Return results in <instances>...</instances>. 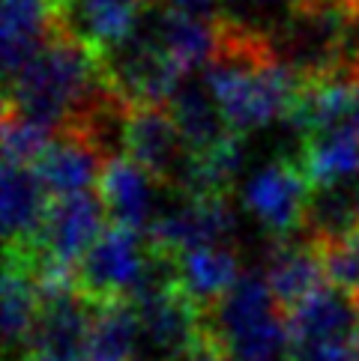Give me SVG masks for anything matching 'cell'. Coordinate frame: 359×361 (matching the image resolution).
Segmentation results:
<instances>
[{
    "mask_svg": "<svg viewBox=\"0 0 359 361\" xmlns=\"http://www.w3.org/2000/svg\"><path fill=\"white\" fill-rule=\"evenodd\" d=\"M93 311L72 283H45L42 311L28 346V361H87Z\"/></svg>",
    "mask_w": 359,
    "mask_h": 361,
    "instance_id": "9",
    "label": "cell"
},
{
    "mask_svg": "<svg viewBox=\"0 0 359 361\" xmlns=\"http://www.w3.org/2000/svg\"><path fill=\"white\" fill-rule=\"evenodd\" d=\"M108 96L111 87L102 75L99 54L69 33L9 75L4 87V111L18 114L54 135L81 126Z\"/></svg>",
    "mask_w": 359,
    "mask_h": 361,
    "instance_id": "2",
    "label": "cell"
},
{
    "mask_svg": "<svg viewBox=\"0 0 359 361\" xmlns=\"http://www.w3.org/2000/svg\"><path fill=\"white\" fill-rule=\"evenodd\" d=\"M351 63H353V69H356V75H359V48H353V57H351Z\"/></svg>",
    "mask_w": 359,
    "mask_h": 361,
    "instance_id": "28",
    "label": "cell"
},
{
    "mask_svg": "<svg viewBox=\"0 0 359 361\" xmlns=\"http://www.w3.org/2000/svg\"><path fill=\"white\" fill-rule=\"evenodd\" d=\"M329 4H336L351 21H359V0H329Z\"/></svg>",
    "mask_w": 359,
    "mask_h": 361,
    "instance_id": "27",
    "label": "cell"
},
{
    "mask_svg": "<svg viewBox=\"0 0 359 361\" xmlns=\"http://www.w3.org/2000/svg\"><path fill=\"white\" fill-rule=\"evenodd\" d=\"M201 338L228 361H290L293 355L288 314L261 272H242L225 295L201 307Z\"/></svg>",
    "mask_w": 359,
    "mask_h": 361,
    "instance_id": "3",
    "label": "cell"
},
{
    "mask_svg": "<svg viewBox=\"0 0 359 361\" xmlns=\"http://www.w3.org/2000/svg\"><path fill=\"white\" fill-rule=\"evenodd\" d=\"M312 191V179L293 152L261 167L242 188V203L269 233V239H288L305 233Z\"/></svg>",
    "mask_w": 359,
    "mask_h": 361,
    "instance_id": "7",
    "label": "cell"
},
{
    "mask_svg": "<svg viewBox=\"0 0 359 361\" xmlns=\"http://www.w3.org/2000/svg\"><path fill=\"white\" fill-rule=\"evenodd\" d=\"M162 4L171 6V9H177V12H183V16H192V18L216 21L222 0H162Z\"/></svg>",
    "mask_w": 359,
    "mask_h": 361,
    "instance_id": "25",
    "label": "cell"
},
{
    "mask_svg": "<svg viewBox=\"0 0 359 361\" xmlns=\"http://www.w3.org/2000/svg\"><path fill=\"white\" fill-rule=\"evenodd\" d=\"M264 278L285 314H290L293 307L302 305L314 290H320L329 281L320 245L309 233L273 239Z\"/></svg>",
    "mask_w": 359,
    "mask_h": 361,
    "instance_id": "15",
    "label": "cell"
},
{
    "mask_svg": "<svg viewBox=\"0 0 359 361\" xmlns=\"http://www.w3.org/2000/svg\"><path fill=\"white\" fill-rule=\"evenodd\" d=\"M150 233L171 251L192 248H219L230 245L234 236V215L228 197H201V195H177L171 209H162Z\"/></svg>",
    "mask_w": 359,
    "mask_h": 361,
    "instance_id": "14",
    "label": "cell"
},
{
    "mask_svg": "<svg viewBox=\"0 0 359 361\" xmlns=\"http://www.w3.org/2000/svg\"><path fill=\"white\" fill-rule=\"evenodd\" d=\"M66 0H4V72L6 78L69 36Z\"/></svg>",
    "mask_w": 359,
    "mask_h": 361,
    "instance_id": "12",
    "label": "cell"
},
{
    "mask_svg": "<svg viewBox=\"0 0 359 361\" xmlns=\"http://www.w3.org/2000/svg\"><path fill=\"white\" fill-rule=\"evenodd\" d=\"M293 353L305 350H356L359 346V295L326 281L288 314Z\"/></svg>",
    "mask_w": 359,
    "mask_h": 361,
    "instance_id": "10",
    "label": "cell"
},
{
    "mask_svg": "<svg viewBox=\"0 0 359 361\" xmlns=\"http://www.w3.org/2000/svg\"><path fill=\"white\" fill-rule=\"evenodd\" d=\"M48 140L51 132H45L42 126L4 111V161L33 167L36 159L42 156V149L48 147Z\"/></svg>",
    "mask_w": 359,
    "mask_h": 361,
    "instance_id": "23",
    "label": "cell"
},
{
    "mask_svg": "<svg viewBox=\"0 0 359 361\" xmlns=\"http://www.w3.org/2000/svg\"><path fill=\"white\" fill-rule=\"evenodd\" d=\"M297 4L300 0H222L216 21L273 39L293 16Z\"/></svg>",
    "mask_w": 359,
    "mask_h": 361,
    "instance_id": "22",
    "label": "cell"
},
{
    "mask_svg": "<svg viewBox=\"0 0 359 361\" xmlns=\"http://www.w3.org/2000/svg\"><path fill=\"white\" fill-rule=\"evenodd\" d=\"M353 27L356 21L329 0H300L285 27L273 36V48L300 81H314L351 63Z\"/></svg>",
    "mask_w": 359,
    "mask_h": 361,
    "instance_id": "4",
    "label": "cell"
},
{
    "mask_svg": "<svg viewBox=\"0 0 359 361\" xmlns=\"http://www.w3.org/2000/svg\"><path fill=\"white\" fill-rule=\"evenodd\" d=\"M6 361H28V358H6Z\"/></svg>",
    "mask_w": 359,
    "mask_h": 361,
    "instance_id": "29",
    "label": "cell"
},
{
    "mask_svg": "<svg viewBox=\"0 0 359 361\" xmlns=\"http://www.w3.org/2000/svg\"><path fill=\"white\" fill-rule=\"evenodd\" d=\"M204 75L240 137L276 120L288 123L302 90V81L278 60L273 39L222 21H216V42Z\"/></svg>",
    "mask_w": 359,
    "mask_h": 361,
    "instance_id": "1",
    "label": "cell"
},
{
    "mask_svg": "<svg viewBox=\"0 0 359 361\" xmlns=\"http://www.w3.org/2000/svg\"><path fill=\"white\" fill-rule=\"evenodd\" d=\"M0 195H4L6 251H30L42 224H45V215H48L54 197L48 195L40 173H36L30 164H9V161H4Z\"/></svg>",
    "mask_w": 359,
    "mask_h": 361,
    "instance_id": "17",
    "label": "cell"
},
{
    "mask_svg": "<svg viewBox=\"0 0 359 361\" xmlns=\"http://www.w3.org/2000/svg\"><path fill=\"white\" fill-rule=\"evenodd\" d=\"M240 263L234 245L219 248H192L177 254V287L198 307L213 305L240 278Z\"/></svg>",
    "mask_w": 359,
    "mask_h": 361,
    "instance_id": "20",
    "label": "cell"
},
{
    "mask_svg": "<svg viewBox=\"0 0 359 361\" xmlns=\"http://www.w3.org/2000/svg\"><path fill=\"white\" fill-rule=\"evenodd\" d=\"M183 361H228V358H225L219 350H213V346H210L207 341H204V338H198V343L186 353V358H183Z\"/></svg>",
    "mask_w": 359,
    "mask_h": 361,
    "instance_id": "26",
    "label": "cell"
},
{
    "mask_svg": "<svg viewBox=\"0 0 359 361\" xmlns=\"http://www.w3.org/2000/svg\"><path fill=\"white\" fill-rule=\"evenodd\" d=\"M96 188L102 200H105L111 224L135 227V230H150L156 224V218L162 215L159 197H162V191H168L129 156L111 159L105 164V171H102V179Z\"/></svg>",
    "mask_w": 359,
    "mask_h": 361,
    "instance_id": "16",
    "label": "cell"
},
{
    "mask_svg": "<svg viewBox=\"0 0 359 361\" xmlns=\"http://www.w3.org/2000/svg\"><path fill=\"white\" fill-rule=\"evenodd\" d=\"M168 111L192 156H213V152L242 144V137L225 120V111L219 105V99L213 96L204 66L192 69L177 84V90L168 99Z\"/></svg>",
    "mask_w": 359,
    "mask_h": 361,
    "instance_id": "11",
    "label": "cell"
},
{
    "mask_svg": "<svg viewBox=\"0 0 359 361\" xmlns=\"http://www.w3.org/2000/svg\"><path fill=\"white\" fill-rule=\"evenodd\" d=\"M108 161H111L108 152L87 132H81V128H63V132L51 135L48 147L33 164V171L40 173L51 197H69V195H81V191L96 188Z\"/></svg>",
    "mask_w": 359,
    "mask_h": 361,
    "instance_id": "13",
    "label": "cell"
},
{
    "mask_svg": "<svg viewBox=\"0 0 359 361\" xmlns=\"http://www.w3.org/2000/svg\"><path fill=\"white\" fill-rule=\"evenodd\" d=\"M123 156L156 179L168 191H177L189 173L192 152L171 117L168 105H129L123 132Z\"/></svg>",
    "mask_w": 359,
    "mask_h": 361,
    "instance_id": "8",
    "label": "cell"
},
{
    "mask_svg": "<svg viewBox=\"0 0 359 361\" xmlns=\"http://www.w3.org/2000/svg\"><path fill=\"white\" fill-rule=\"evenodd\" d=\"M69 27L93 51H108L129 36L153 0H66Z\"/></svg>",
    "mask_w": 359,
    "mask_h": 361,
    "instance_id": "19",
    "label": "cell"
},
{
    "mask_svg": "<svg viewBox=\"0 0 359 361\" xmlns=\"http://www.w3.org/2000/svg\"><path fill=\"white\" fill-rule=\"evenodd\" d=\"M141 322L132 302L96 305L87 361H138Z\"/></svg>",
    "mask_w": 359,
    "mask_h": 361,
    "instance_id": "21",
    "label": "cell"
},
{
    "mask_svg": "<svg viewBox=\"0 0 359 361\" xmlns=\"http://www.w3.org/2000/svg\"><path fill=\"white\" fill-rule=\"evenodd\" d=\"M356 355H359V346H356Z\"/></svg>",
    "mask_w": 359,
    "mask_h": 361,
    "instance_id": "30",
    "label": "cell"
},
{
    "mask_svg": "<svg viewBox=\"0 0 359 361\" xmlns=\"http://www.w3.org/2000/svg\"><path fill=\"white\" fill-rule=\"evenodd\" d=\"M96 54L111 93L126 105H168L177 84L192 72L162 45L147 18H141L123 42Z\"/></svg>",
    "mask_w": 359,
    "mask_h": 361,
    "instance_id": "6",
    "label": "cell"
},
{
    "mask_svg": "<svg viewBox=\"0 0 359 361\" xmlns=\"http://www.w3.org/2000/svg\"><path fill=\"white\" fill-rule=\"evenodd\" d=\"M108 224L111 218L99 188L69 197H54L33 248L9 254L28 257L45 283H69L75 266L84 260V254L93 248V242L105 233Z\"/></svg>",
    "mask_w": 359,
    "mask_h": 361,
    "instance_id": "5",
    "label": "cell"
},
{
    "mask_svg": "<svg viewBox=\"0 0 359 361\" xmlns=\"http://www.w3.org/2000/svg\"><path fill=\"white\" fill-rule=\"evenodd\" d=\"M45 281L33 269V263L21 254L6 251L4 266V334H6V358L28 355L36 319L42 311Z\"/></svg>",
    "mask_w": 359,
    "mask_h": 361,
    "instance_id": "18",
    "label": "cell"
},
{
    "mask_svg": "<svg viewBox=\"0 0 359 361\" xmlns=\"http://www.w3.org/2000/svg\"><path fill=\"white\" fill-rule=\"evenodd\" d=\"M317 242V239H314ZM324 254V266L332 283H339L348 293L359 295V227L348 230L344 236L317 242Z\"/></svg>",
    "mask_w": 359,
    "mask_h": 361,
    "instance_id": "24",
    "label": "cell"
}]
</instances>
